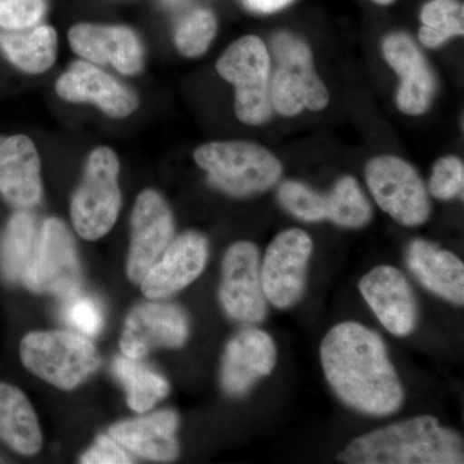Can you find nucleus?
Instances as JSON below:
<instances>
[{"mask_svg": "<svg viewBox=\"0 0 464 464\" xmlns=\"http://www.w3.org/2000/svg\"><path fill=\"white\" fill-rule=\"evenodd\" d=\"M326 381L335 395L362 414L386 417L404 402V390L381 335L362 324L333 326L320 346Z\"/></svg>", "mask_w": 464, "mask_h": 464, "instance_id": "nucleus-1", "label": "nucleus"}, {"mask_svg": "<svg viewBox=\"0 0 464 464\" xmlns=\"http://www.w3.org/2000/svg\"><path fill=\"white\" fill-rule=\"evenodd\" d=\"M347 464H462L463 439L441 426L438 418L420 415L353 439L338 454Z\"/></svg>", "mask_w": 464, "mask_h": 464, "instance_id": "nucleus-2", "label": "nucleus"}, {"mask_svg": "<svg viewBox=\"0 0 464 464\" xmlns=\"http://www.w3.org/2000/svg\"><path fill=\"white\" fill-rule=\"evenodd\" d=\"M198 166L213 188L244 198L273 188L282 177V163L257 143L210 142L195 150Z\"/></svg>", "mask_w": 464, "mask_h": 464, "instance_id": "nucleus-3", "label": "nucleus"}, {"mask_svg": "<svg viewBox=\"0 0 464 464\" xmlns=\"http://www.w3.org/2000/svg\"><path fill=\"white\" fill-rule=\"evenodd\" d=\"M27 371L60 390H74L99 369V350L72 332H33L20 344Z\"/></svg>", "mask_w": 464, "mask_h": 464, "instance_id": "nucleus-4", "label": "nucleus"}, {"mask_svg": "<svg viewBox=\"0 0 464 464\" xmlns=\"http://www.w3.org/2000/svg\"><path fill=\"white\" fill-rule=\"evenodd\" d=\"M276 69L270 79L273 108L284 116H295L304 109L320 111L329 102V93L314 69L313 53L304 41L288 33L273 39Z\"/></svg>", "mask_w": 464, "mask_h": 464, "instance_id": "nucleus-5", "label": "nucleus"}, {"mask_svg": "<svg viewBox=\"0 0 464 464\" xmlns=\"http://www.w3.org/2000/svg\"><path fill=\"white\" fill-rule=\"evenodd\" d=\"M119 159L106 146L94 149L85 164L83 181L72 197L70 215L85 240L105 237L118 219L121 206Z\"/></svg>", "mask_w": 464, "mask_h": 464, "instance_id": "nucleus-6", "label": "nucleus"}, {"mask_svg": "<svg viewBox=\"0 0 464 464\" xmlns=\"http://www.w3.org/2000/svg\"><path fill=\"white\" fill-rule=\"evenodd\" d=\"M217 72L237 88L235 112L240 121L259 125L271 118V58L258 36L246 35L232 43L219 57Z\"/></svg>", "mask_w": 464, "mask_h": 464, "instance_id": "nucleus-7", "label": "nucleus"}, {"mask_svg": "<svg viewBox=\"0 0 464 464\" xmlns=\"http://www.w3.org/2000/svg\"><path fill=\"white\" fill-rule=\"evenodd\" d=\"M366 183L378 206L404 226H420L430 216V200L417 170L398 157L374 158L365 169Z\"/></svg>", "mask_w": 464, "mask_h": 464, "instance_id": "nucleus-8", "label": "nucleus"}, {"mask_svg": "<svg viewBox=\"0 0 464 464\" xmlns=\"http://www.w3.org/2000/svg\"><path fill=\"white\" fill-rule=\"evenodd\" d=\"M280 203L293 216L306 222L329 219L342 227H362L371 221L372 207L353 177H343L331 194H319L304 183L284 182L277 191Z\"/></svg>", "mask_w": 464, "mask_h": 464, "instance_id": "nucleus-9", "label": "nucleus"}, {"mask_svg": "<svg viewBox=\"0 0 464 464\" xmlns=\"http://www.w3.org/2000/svg\"><path fill=\"white\" fill-rule=\"evenodd\" d=\"M313 249V240L301 228L280 232L271 241L261 266V282L266 299L275 307L295 306L304 295Z\"/></svg>", "mask_w": 464, "mask_h": 464, "instance_id": "nucleus-10", "label": "nucleus"}, {"mask_svg": "<svg viewBox=\"0 0 464 464\" xmlns=\"http://www.w3.org/2000/svg\"><path fill=\"white\" fill-rule=\"evenodd\" d=\"M24 285L63 299L81 292L82 270L74 239L60 219L48 218L43 224L38 255Z\"/></svg>", "mask_w": 464, "mask_h": 464, "instance_id": "nucleus-11", "label": "nucleus"}, {"mask_svg": "<svg viewBox=\"0 0 464 464\" xmlns=\"http://www.w3.org/2000/svg\"><path fill=\"white\" fill-rule=\"evenodd\" d=\"M219 302L237 322L258 324L267 314V299L261 282L259 250L250 241H237L225 253Z\"/></svg>", "mask_w": 464, "mask_h": 464, "instance_id": "nucleus-12", "label": "nucleus"}, {"mask_svg": "<svg viewBox=\"0 0 464 464\" xmlns=\"http://www.w3.org/2000/svg\"><path fill=\"white\" fill-rule=\"evenodd\" d=\"M173 216L159 192L145 190L134 203L130 217V246L127 259V276L140 284L172 241Z\"/></svg>", "mask_w": 464, "mask_h": 464, "instance_id": "nucleus-13", "label": "nucleus"}, {"mask_svg": "<svg viewBox=\"0 0 464 464\" xmlns=\"http://www.w3.org/2000/svg\"><path fill=\"white\" fill-rule=\"evenodd\" d=\"M188 333V319L181 308L150 302L130 311L121 332V350L124 356L141 360L155 348L182 347Z\"/></svg>", "mask_w": 464, "mask_h": 464, "instance_id": "nucleus-14", "label": "nucleus"}, {"mask_svg": "<svg viewBox=\"0 0 464 464\" xmlns=\"http://www.w3.org/2000/svg\"><path fill=\"white\" fill-rule=\"evenodd\" d=\"M360 293L382 325L398 337H406L418 322V304L404 274L393 266L381 265L359 283Z\"/></svg>", "mask_w": 464, "mask_h": 464, "instance_id": "nucleus-15", "label": "nucleus"}, {"mask_svg": "<svg viewBox=\"0 0 464 464\" xmlns=\"http://www.w3.org/2000/svg\"><path fill=\"white\" fill-rule=\"evenodd\" d=\"M208 241L199 232L188 231L170 241L140 283L152 301L166 299L200 276L208 261Z\"/></svg>", "mask_w": 464, "mask_h": 464, "instance_id": "nucleus-16", "label": "nucleus"}, {"mask_svg": "<svg viewBox=\"0 0 464 464\" xmlns=\"http://www.w3.org/2000/svg\"><path fill=\"white\" fill-rule=\"evenodd\" d=\"M276 364V346L268 333L246 328L231 338L221 365L222 389L227 395L243 396Z\"/></svg>", "mask_w": 464, "mask_h": 464, "instance_id": "nucleus-17", "label": "nucleus"}, {"mask_svg": "<svg viewBox=\"0 0 464 464\" xmlns=\"http://www.w3.org/2000/svg\"><path fill=\"white\" fill-rule=\"evenodd\" d=\"M56 92L67 102L96 103L110 118H127L136 111L139 99L108 72L88 61H76L58 78Z\"/></svg>", "mask_w": 464, "mask_h": 464, "instance_id": "nucleus-18", "label": "nucleus"}, {"mask_svg": "<svg viewBox=\"0 0 464 464\" xmlns=\"http://www.w3.org/2000/svg\"><path fill=\"white\" fill-rule=\"evenodd\" d=\"M69 42L72 51L88 63H109L127 75L141 70V43L130 27L78 24L70 29Z\"/></svg>", "mask_w": 464, "mask_h": 464, "instance_id": "nucleus-19", "label": "nucleus"}, {"mask_svg": "<svg viewBox=\"0 0 464 464\" xmlns=\"http://www.w3.org/2000/svg\"><path fill=\"white\" fill-rule=\"evenodd\" d=\"M41 157L24 134L0 137V194L20 209L35 207L42 199Z\"/></svg>", "mask_w": 464, "mask_h": 464, "instance_id": "nucleus-20", "label": "nucleus"}, {"mask_svg": "<svg viewBox=\"0 0 464 464\" xmlns=\"http://www.w3.org/2000/svg\"><path fill=\"white\" fill-rule=\"evenodd\" d=\"M383 54L401 79L398 91L399 109L409 115H420L431 105L436 91L435 75L426 58L405 34H392L383 43Z\"/></svg>", "mask_w": 464, "mask_h": 464, "instance_id": "nucleus-21", "label": "nucleus"}, {"mask_svg": "<svg viewBox=\"0 0 464 464\" xmlns=\"http://www.w3.org/2000/svg\"><path fill=\"white\" fill-rule=\"evenodd\" d=\"M179 418L176 411H160L123 420L110 427L109 433L121 447L154 462H173L179 454L177 430Z\"/></svg>", "mask_w": 464, "mask_h": 464, "instance_id": "nucleus-22", "label": "nucleus"}, {"mask_svg": "<svg viewBox=\"0 0 464 464\" xmlns=\"http://www.w3.org/2000/svg\"><path fill=\"white\" fill-rule=\"evenodd\" d=\"M406 265L424 288L457 306L464 304V265L449 250L417 239L406 250Z\"/></svg>", "mask_w": 464, "mask_h": 464, "instance_id": "nucleus-23", "label": "nucleus"}, {"mask_svg": "<svg viewBox=\"0 0 464 464\" xmlns=\"http://www.w3.org/2000/svg\"><path fill=\"white\" fill-rule=\"evenodd\" d=\"M0 440L12 450L32 457L42 449L38 417L23 391L0 383Z\"/></svg>", "mask_w": 464, "mask_h": 464, "instance_id": "nucleus-24", "label": "nucleus"}, {"mask_svg": "<svg viewBox=\"0 0 464 464\" xmlns=\"http://www.w3.org/2000/svg\"><path fill=\"white\" fill-rule=\"evenodd\" d=\"M41 227L36 217L21 210L9 219L0 244V268L11 283L25 282L39 250Z\"/></svg>", "mask_w": 464, "mask_h": 464, "instance_id": "nucleus-25", "label": "nucleus"}, {"mask_svg": "<svg viewBox=\"0 0 464 464\" xmlns=\"http://www.w3.org/2000/svg\"><path fill=\"white\" fill-rule=\"evenodd\" d=\"M57 33L51 26L23 30H0V50L23 72L42 74L57 57Z\"/></svg>", "mask_w": 464, "mask_h": 464, "instance_id": "nucleus-26", "label": "nucleus"}, {"mask_svg": "<svg viewBox=\"0 0 464 464\" xmlns=\"http://www.w3.org/2000/svg\"><path fill=\"white\" fill-rule=\"evenodd\" d=\"M112 371L123 383L128 405L137 413H146L169 393V383L166 378L139 360L116 356Z\"/></svg>", "mask_w": 464, "mask_h": 464, "instance_id": "nucleus-27", "label": "nucleus"}, {"mask_svg": "<svg viewBox=\"0 0 464 464\" xmlns=\"http://www.w3.org/2000/svg\"><path fill=\"white\" fill-rule=\"evenodd\" d=\"M420 20V41L429 48L464 33V7L458 0H431L424 5Z\"/></svg>", "mask_w": 464, "mask_h": 464, "instance_id": "nucleus-28", "label": "nucleus"}, {"mask_svg": "<svg viewBox=\"0 0 464 464\" xmlns=\"http://www.w3.org/2000/svg\"><path fill=\"white\" fill-rule=\"evenodd\" d=\"M217 34V18L209 9L197 8L179 21L174 33L177 50L186 57L206 53Z\"/></svg>", "mask_w": 464, "mask_h": 464, "instance_id": "nucleus-29", "label": "nucleus"}, {"mask_svg": "<svg viewBox=\"0 0 464 464\" xmlns=\"http://www.w3.org/2000/svg\"><path fill=\"white\" fill-rule=\"evenodd\" d=\"M63 317L66 323L87 337H96L105 324L102 306L91 295H75L65 298Z\"/></svg>", "mask_w": 464, "mask_h": 464, "instance_id": "nucleus-30", "label": "nucleus"}, {"mask_svg": "<svg viewBox=\"0 0 464 464\" xmlns=\"http://www.w3.org/2000/svg\"><path fill=\"white\" fill-rule=\"evenodd\" d=\"M464 166L458 158L448 157L440 159L433 167L430 191L433 197L441 200L463 198Z\"/></svg>", "mask_w": 464, "mask_h": 464, "instance_id": "nucleus-31", "label": "nucleus"}, {"mask_svg": "<svg viewBox=\"0 0 464 464\" xmlns=\"http://www.w3.org/2000/svg\"><path fill=\"white\" fill-rule=\"evenodd\" d=\"M45 0H0V29L23 30L35 26L44 16Z\"/></svg>", "mask_w": 464, "mask_h": 464, "instance_id": "nucleus-32", "label": "nucleus"}, {"mask_svg": "<svg viewBox=\"0 0 464 464\" xmlns=\"http://www.w3.org/2000/svg\"><path fill=\"white\" fill-rule=\"evenodd\" d=\"M130 458L125 453L111 436L101 435L90 450L81 458L85 464H125L130 463Z\"/></svg>", "mask_w": 464, "mask_h": 464, "instance_id": "nucleus-33", "label": "nucleus"}, {"mask_svg": "<svg viewBox=\"0 0 464 464\" xmlns=\"http://www.w3.org/2000/svg\"><path fill=\"white\" fill-rule=\"evenodd\" d=\"M292 2L293 0H243L246 8L258 14H274Z\"/></svg>", "mask_w": 464, "mask_h": 464, "instance_id": "nucleus-34", "label": "nucleus"}, {"mask_svg": "<svg viewBox=\"0 0 464 464\" xmlns=\"http://www.w3.org/2000/svg\"><path fill=\"white\" fill-rule=\"evenodd\" d=\"M373 2L378 3V5H390V3H392L393 0H373Z\"/></svg>", "mask_w": 464, "mask_h": 464, "instance_id": "nucleus-35", "label": "nucleus"}, {"mask_svg": "<svg viewBox=\"0 0 464 464\" xmlns=\"http://www.w3.org/2000/svg\"><path fill=\"white\" fill-rule=\"evenodd\" d=\"M164 2L168 3V5H179V3H181L182 0H164Z\"/></svg>", "mask_w": 464, "mask_h": 464, "instance_id": "nucleus-36", "label": "nucleus"}]
</instances>
